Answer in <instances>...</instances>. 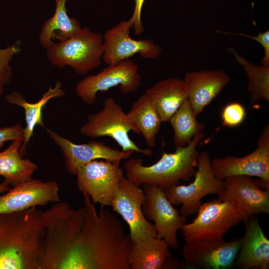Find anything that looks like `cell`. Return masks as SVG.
<instances>
[{"label":"cell","mask_w":269,"mask_h":269,"mask_svg":"<svg viewBox=\"0 0 269 269\" xmlns=\"http://www.w3.org/2000/svg\"><path fill=\"white\" fill-rule=\"evenodd\" d=\"M83 195L84 220L70 269H130L133 244L121 222L104 207L98 214L89 196Z\"/></svg>","instance_id":"obj_1"},{"label":"cell","mask_w":269,"mask_h":269,"mask_svg":"<svg viewBox=\"0 0 269 269\" xmlns=\"http://www.w3.org/2000/svg\"><path fill=\"white\" fill-rule=\"evenodd\" d=\"M41 212L33 207L0 214V269H39Z\"/></svg>","instance_id":"obj_2"},{"label":"cell","mask_w":269,"mask_h":269,"mask_svg":"<svg viewBox=\"0 0 269 269\" xmlns=\"http://www.w3.org/2000/svg\"><path fill=\"white\" fill-rule=\"evenodd\" d=\"M84 215L83 207L74 209L66 202L55 203L42 211L39 269H70Z\"/></svg>","instance_id":"obj_3"},{"label":"cell","mask_w":269,"mask_h":269,"mask_svg":"<svg viewBox=\"0 0 269 269\" xmlns=\"http://www.w3.org/2000/svg\"><path fill=\"white\" fill-rule=\"evenodd\" d=\"M205 134H197L187 146L175 148L173 153L163 152L161 158L150 166H145L141 158H131L125 162V177L135 184H150L164 189L177 185L180 180L189 181L197 167L199 152L197 144Z\"/></svg>","instance_id":"obj_4"},{"label":"cell","mask_w":269,"mask_h":269,"mask_svg":"<svg viewBox=\"0 0 269 269\" xmlns=\"http://www.w3.org/2000/svg\"><path fill=\"white\" fill-rule=\"evenodd\" d=\"M46 56L53 65L71 67L78 74L86 75L99 67L104 51V37L85 26L70 38L54 42Z\"/></svg>","instance_id":"obj_5"},{"label":"cell","mask_w":269,"mask_h":269,"mask_svg":"<svg viewBox=\"0 0 269 269\" xmlns=\"http://www.w3.org/2000/svg\"><path fill=\"white\" fill-rule=\"evenodd\" d=\"M87 120L88 122L80 130L83 135L93 138L109 136L114 139L123 151L132 150L146 156L152 154L150 149L139 147L130 138L129 132L133 131L138 134L139 132L121 105L113 98L107 99L103 108L89 115Z\"/></svg>","instance_id":"obj_6"},{"label":"cell","mask_w":269,"mask_h":269,"mask_svg":"<svg viewBox=\"0 0 269 269\" xmlns=\"http://www.w3.org/2000/svg\"><path fill=\"white\" fill-rule=\"evenodd\" d=\"M193 222L181 228L185 242L207 239H223L230 228L242 221L230 202L219 199L201 204Z\"/></svg>","instance_id":"obj_7"},{"label":"cell","mask_w":269,"mask_h":269,"mask_svg":"<svg viewBox=\"0 0 269 269\" xmlns=\"http://www.w3.org/2000/svg\"><path fill=\"white\" fill-rule=\"evenodd\" d=\"M197 168L193 182L164 189L168 200L172 205H181L180 213L186 217L197 212L203 197L210 194H218L224 188L223 180L218 179L214 174L211 159L207 151L199 152Z\"/></svg>","instance_id":"obj_8"},{"label":"cell","mask_w":269,"mask_h":269,"mask_svg":"<svg viewBox=\"0 0 269 269\" xmlns=\"http://www.w3.org/2000/svg\"><path fill=\"white\" fill-rule=\"evenodd\" d=\"M101 71L86 77L76 87L77 96L85 104L92 105L97 94L120 85L123 94L135 92L140 86L138 65L127 59L108 65Z\"/></svg>","instance_id":"obj_9"},{"label":"cell","mask_w":269,"mask_h":269,"mask_svg":"<svg viewBox=\"0 0 269 269\" xmlns=\"http://www.w3.org/2000/svg\"><path fill=\"white\" fill-rule=\"evenodd\" d=\"M120 162L94 160L79 167L75 175L82 194H87L94 204L111 206L120 182L125 176Z\"/></svg>","instance_id":"obj_10"},{"label":"cell","mask_w":269,"mask_h":269,"mask_svg":"<svg viewBox=\"0 0 269 269\" xmlns=\"http://www.w3.org/2000/svg\"><path fill=\"white\" fill-rule=\"evenodd\" d=\"M215 176L219 180L236 175L259 178L269 189V126H266L257 140V147L241 157L227 155L211 160Z\"/></svg>","instance_id":"obj_11"},{"label":"cell","mask_w":269,"mask_h":269,"mask_svg":"<svg viewBox=\"0 0 269 269\" xmlns=\"http://www.w3.org/2000/svg\"><path fill=\"white\" fill-rule=\"evenodd\" d=\"M224 188L218 199L232 204L242 221L252 216L269 213V189H265L260 179L245 175L232 176L223 180Z\"/></svg>","instance_id":"obj_12"},{"label":"cell","mask_w":269,"mask_h":269,"mask_svg":"<svg viewBox=\"0 0 269 269\" xmlns=\"http://www.w3.org/2000/svg\"><path fill=\"white\" fill-rule=\"evenodd\" d=\"M145 200L143 190L125 176L111 205L113 210L128 224L133 244L149 237H157L154 224L145 218L142 211Z\"/></svg>","instance_id":"obj_13"},{"label":"cell","mask_w":269,"mask_h":269,"mask_svg":"<svg viewBox=\"0 0 269 269\" xmlns=\"http://www.w3.org/2000/svg\"><path fill=\"white\" fill-rule=\"evenodd\" d=\"M145 200L142 211L148 221H153L157 238L164 239L169 247H178L177 231L186 224V216L180 215L167 198L164 189L158 186L143 184Z\"/></svg>","instance_id":"obj_14"},{"label":"cell","mask_w":269,"mask_h":269,"mask_svg":"<svg viewBox=\"0 0 269 269\" xmlns=\"http://www.w3.org/2000/svg\"><path fill=\"white\" fill-rule=\"evenodd\" d=\"M241 244V238L185 242L182 254L189 269H228L234 266Z\"/></svg>","instance_id":"obj_15"},{"label":"cell","mask_w":269,"mask_h":269,"mask_svg":"<svg viewBox=\"0 0 269 269\" xmlns=\"http://www.w3.org/2000/svg\"><path fill=\"white\" fill-rule=\"evenodd\" d=\"M131 28L128 21H122L106 31L102 58L106 64L127 60L135 54L145 59H153L159 56L161 47L150 39H133L130 36Z\"/></svg>","instance_id":"obj_16"},{"label":"cell","mask_w":269,"mask_h":269,"mask_svg":"<svg viewBox=\"0 0 269 269\" xmlns=\"http://www.w3.org/2000/svg\"><path fill=\"white\" fill-rule=\"evenodd\" d=\"M46 132L60 148L64 157L66 169L71 174H75L79 167L91 161L103 159L111 162H120L130 157L134 152L132 150L114 149L103 142L95 140L77 144L50 129H47Z\"/></svg>","instance_id":"obj_17"},{"label":"cell","mask_w":269,"mask_h":269,"mask_svg":"<svg viewBox=\"0 0 269 269\" xmlns=\"http://www.w3.org/2000/svg\"><path fill=\"white\" fill-rule=\"evenodd\" d=\"M59 188L54 181L30 179L0 195V214L18 212L59 201Z\"/></svg>","instance_id":"obj_18"},{"label":"cell","mask_w":269,"mask_h":269,"mask_svg":"<svg viewBox=\"0 0 269 269\" xmlns=\"http://www.w3.org/2000/svg\"><path fill=\"white\" fill-rule=\"evenodd\" d=\"M189 89L188 99L195 114L199 115L231 81L221 69L187 73L183 79Z\"/></svg>","instance_id":"obj_19"},{"label":"cell","mask_w":269,"mask_h":269,"mask_svg":"<svg viewBox=\"0 0 269 269\" xmlns=\"http://www.w3.org/2000/svg\"><path fill=\"white\" fill-rule=\"evenodd\" d=\"M129 262L130 269H188L184 261L172 258L164 239L154 237L133 244Z\"/></svg>","instance_id":"obj_20"},{"label":"cell","mask_w":269,"mask_h":269,"mask_svg":"<svg viewBox=\"0 0 269 269\" xmlns=\"http://www.w3.org/2000/svg\"><path fill=\"white\" fill-rule=\"evenodd\" d=\"M244 223L246 232L234 266L242 269H268L269 240L254 215Z\"/></svg>","instance_id":"obj_21"},{"label":"cell","mask_w":269,"mask_h":269,"mask_svg":"<svg viewBox=\"0 0 269 269\" xmlns=\"http://www.w3.org/2000/svg\"><path fill=\"white\" fill-rule=\"evenodd\" d=\"M145 93L152 100L162 122H166L188 98L189 89L184 80L174 77L156 82Z\"/></svg>","instance_id":"obj_22"},{"label":"cell","mask_w":269,"mask_h":269,"mask_svg":"<svg viewBox=\"0 0 269 269\" xmlns=\"http://www.w3.org/2000/svg\"><path fill=\"white\" fill-rule=\"evenodd\" d=\"M61 87V83L56 82L54 87H49L40 100L34 103L27 102L20 93L16 91H13L5 96V99L8 103L21 107L24 110L26 127L24 128V140L19 148L21 156L25 153L26 145L33 135L35 126L39 125L44 127L42 109L45 105L52 98H60L65 95Z\"/></svg>","instance_id":"obj_23"},{"label":"cell","mask_w":269,"mask_h":269,"mask_svg":"<svg viewBox=\"0 0 269 269\" xmlns=\"http://www.w3.org/2000/svg\"><path fill=\"white\" fill-rule=\"evenodd\" d=\"M127 115L147 145L154 147L162 121L152 100L146 93L141 95L133 103Z\"/></svg>","instance_id":"obj_24"},{"label":"cell","mask_w":269,"mask_h":269,"mask_svg":"<svg viewBox=\"0 0 269 269\" xmlns=\"http://www.w3.org/2000/svg\"><path fill=\"white\" fill-rule=\"evenodd\" d=\"M55 11L51 17L46 20L41 28L38 40L41 46L45 49L54 43L66 40L81 29L79 21L71 18L67 12L66 0H54Z\"/></svg>","instance_id":"obj_25"},{"label":"cell","mask_w":269,"mask_h":269,"mask_svg":"<svg viewBox=\"0 0 269 269\" xmlns=\"http://www.w3.org/2000/svg\"><path fill=\"white\" fill-rule=\"evenodd\" d=\"M22 141L15 140L4 151L0 152V176L12 186L32 179L38 168L28 159H23L19 153Z\"/></svg>","instance_id":"obj_26"},{"label":"cell","mask_w":269,"mask_h":269,"mask_svg":"<svg viewBox=\"0 0 269 269\" xmlns=\"http://www.w3.org/2000/svg\"><path fill=\"white\" fill-rule=\"evenodd\" d=\"M188 98L170 118L169 122L174 131L175 148L188 145L202 132L205 124L199 122Z\"/></svg>","instance_id":"obj_27"},{"label":"cell","mask_w":269,"mask_h":269,"mask_svg":"<svg viewBox=\"0 0 269 269\" xmlns=\"http://www.w3.org/2000/svg\"><path fill=\"white\" fill-rule=\"evenodd\" d=\"M232 53L243 66L248 77L247 86L251 104L259 100L269 102V66L254 65L239 56L234 50Z\"/></svg>","instance_id":"obj_28"},{"label":"cell","mask_w":269,"mask_h":269,"mask_svg":"<svg viewBox=\"0 0 269 269\" xmlns=\"http://www.w3.org/2000/svg\"><path fill=\"white\" fill-rule=\"evenodd\" d=\"M21 42L17 40L14 44L0 49V85L8 84L12 76V68L9 65L14 56L21 50Z\"/></svg>","instance_id":"obj_29"},{"label":"cell","mask_w":269,"mask_h":269,"mask_svg":"<svg viewBox=\"0 0 269 269\" xmlns=\"http://www.w3.org/2000/svg\"><path fill=\"white\" fill-rule=\"evenodd\" d=\"M246 110L240 103L231 102L223 108L221 118L224 127H235L242 124L246 117Z\"/></svg>","instance_id":"obj_30"},{"label":"cell","mask_w":269,"mask_h":269,"mask_svg":"<svg viewBox=\"0 0 269 269\" xmlns=\"http://www.w3.org/2000/svg\"><path fill=\"white\" fill-rule=\"evenodd\" d=\"M24 138V128L19 124L0 129V151L5 141L18 140L23 142Z\"/></svg>","instance_id":"obj_31"},{"label":"cell","mask_w":269,"mask_h":269,"mask_svg":"<svg viewBox=\"0 0 269 269\" xmlns=\"http://www.w3.org/2000/svg\"><path fill=\"white\" fill-rule=\"evenodd\" d=\"M218 32H220L226 34H235L241 35L248 38H251L258 41L264 47L265 50V54L261 61L262 65L265 66H269V31L266 30L264 32H259L258 34L255 36H251L250 35L242 33H230L221 30H217Z\"/></svg>","instance_id":"obj_32"},{"label":"cell","mask_w":269,"mask_h":269,"mask_svg":"<svg viewBox=\"0 0 269 269\" xmlns=\"http://www.w3.org/2000/svg\"><path fill=\"white\" fill-rule=\"evenodd\" d=\"M144 0H135V6L132 16L128 21L135 35H140L144 31L141 21V8Z\"/></svg>","instance_id":"obj_33"},{"label":"cell","mask_w":269,"mask_h":269,"mask_svg":"<svg viewBox=\"0 0 269 269\" xmlns=\"http://www.w3.org/2000/svg\"><path fill=\"white\" fill-rule=\"evenodd\" d=\"M9 185L8 182L5 179L2 182H0V194L7 192L10 189Z\"/></svg>","instance_id":"obj_34"},{"label":"cell","mask_w":269,"mask_h":269,"mask_svg":"<svg viewBox=\"0 0 269 269\" xmlns=\"http://www.w3.org/2000/svg\"><path fill=\"white\" fill-rule=\"evenodd\" d=\"M3 93V86L0 85V97Z\"/></svg>","instance_id":"obj_35"}]
</instances>
